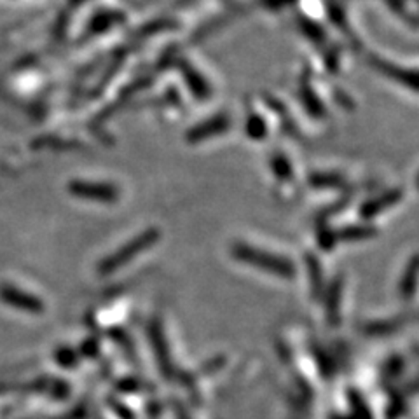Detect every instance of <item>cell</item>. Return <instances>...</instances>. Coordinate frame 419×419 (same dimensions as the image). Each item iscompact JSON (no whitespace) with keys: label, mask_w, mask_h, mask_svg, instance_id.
<instances>
[{"label":"cell","mask_w":419,"mask_h":419,"mask_svg":"<svg viewBox=\"0 0 419 419\" xmlns=\"http://www.w3.org/2000/svg\"><path fill=\"white\" fill-rule=\"evenodd\" d=\"M374 234H376V231H374L373 227H367V225H353V227H346L344 231L341 232V238L355 242V239H367Z\"/></svg>","instance_id":"obj_10"},{"label":"cell","mask_w":419,"mask_h":419,"mask_svg":"<svg viewBox=\"0 0 419 419\" xmlns=\"http://www.w3.org/2000/svg\"><path fill=\"white\" fill-rule=\"evenodd\" d=\"M229 125H231V121H229L227 115L220 114L217 115V118H211L208 121L192 127L187 133V140L191 142V144H198V142L206 140L208 137H215V135H220L224 133V131H227Z\"/></svg>","instance_id":"obj_5"},{"label":"cell","mask_w":419,"mask_h":419,"mask_svg":"<svg viewBox=\"0 0 419 419\" xmlns=\"http://www.w3.org/2000/svg\"><path fill=\"white\" fill-rule=\"evenodd\" d=\"M246 131H249L250 137L262 138L265 133V126L258 118H251V119H249V125H246Z\"/></svg>","instance_id":"obj_12"},{"label":"cell","mask_w":419,"mask_h":419,"mask_svg":"<svg viewBox=\"0 0 419 419\" xmlns=\"http://www.w3.org/2000/svg\"><path fill=\"white\" fill-rule=\"evenodd\" d=\"M273 166H275V171L276 175H280V177H290V173H292V170H290L289 163H287L285 158H276L275 161H273Z\"/></svg>","instance_id":"obj_13"},{"label":"cell","mask_w":419,"mask_h":419,"mask_svg":"<svg viewBox=\"0 0 419 419\" xmlns=\"http://www.w3.org/2000/svg\"><path fill=\"white\" fill-rule=\"evenodd\" d=\"M416 185H418V189H419V177H418V182H416Z\"/></svg>","instance_id":"obj_15"},{"label":"cell","mask_w":419,"mask_h":419,"mask_svg":"<svg viewBox=\"0 0 419 419\" xmlns=\"http://www.w3.org/2000/svg\"><path fill=\"white\" fill-rule=\"evenodd\" d=\"M376 67L382 72V74L388 75V77H392V79H395V81L402 82L404 86L411 87V89L419 91V74H418V72H406V70H402V68L393 67V65L382 63V61H377Z\"/></svg>","instance_id":"obj_7"},{"label":"cell","mask_w":419,"mask_h":419,"mask_svg":"<svg viewBox=\"0 0 419 419\" xmlns=\"http://www.w3.org/2000/svg\"><path fill=\"white\" fill-rule=\"evenodd\" d=\"M232 255L239 261L246 262V264L255 265V268L262 269V271H269L273 275L280 276H292L294 265L287 258L276 257V255L265 254V251L254 249V246L245 245V243H236L232 246Z\"/></svg>","instance_id":"obj_2"},{"label":"cell","mask_w":419,"mask_h":419,"mask_svg":"<svg viewBox=\"0 0 419 419\" xmlns=\"http://www.w3.org/2000/svg\"><path fill=\"white\" fill-rule=\"evenodd\" d=\"M68 191L72 196L79 199H87V201L96 203H115L119 201V189L111 184H93V182L75 180L68 185Z\"/></svg>","instance_id":"obj_3"},{"label":"cell","mask_w":419,"mask_h":419,"mask_svg":"<svg viewBox=\"0 0 419 419\" xmlns=\"http://www.w3.org/2000/svg\"><path fill=\"white\" fill-rule=\"evenodd\" d=\"M0 301L4 304L11 306L20 311L32 313V315H41L44 313V302L35 295L23 292L13 285H0Z\"/></svg>","instance_id":"obj_4"},{"label":"cell","mask_w":419,"mask_h":419,"mask_svg":"<svg viewBox=\"0 0 419 419\" xmlns=\"http://www.w3.org/2000/svg\"><path fill=\"white\" fill-rule=\"evenodd\" d=\"M341 178L337 175H327V173H318L311 177V184L316 185V187H337L341 184Z\"/></svg>","instance_id":"obj_11"},{"label":"cell","mask_w":419,"mask_h":419,"mask_svg":"<svg viewBox=\"0 0 419 419\" xmlns=\"http://www.w3.org/2000/svg\"><path fill=\"white\" fill-rule=\"evenodd\" d=\"M149 334H151L152 346H154L156 355H158V362H159V367H161V373L165 374V376H168V374H170V369H171L170 355H168L165 335H163V330H161V327H159L158 322L152 323Z\"/></svg>","instance_id":"obj_6"},{"label":"cell","mask_w":419,"mask_h":419,"mask_svg":"<svg viewBox=\"0 0 419 419\" xmlns=\"http://www.w3.org/2000/svg\"><path fill=\"white\" fill-rule=\"evenodd\" d=\"M182 74H184L185 81H187L189 87H191V91L196 94V96H199L201 100H206V98H208L210 94L208 84H206L205 79H203L201 75L191 67V65L185 63V61H182Z\"/></svg>","instance_id":"obj_8"},{"label":"cell","mask_w":419,"mask_h":419,"mask_svg":"<svg viewBox=\"0 0 419 419\" xmlns=\"http://www.w3.org/2000/svg\"><path fill=\"white\" fill-rule=\"evenodd\" d=\"M178 419H189V418H187V416H185V414H184V413H182V414H180V413H178Z\"/></svg>","instance_id":"obj_14"},{"label":"cell","mask_w":419,"mask_h":419,"mask_svg":"<svg viewBox=\"0 0 419 419\" xmlns=\"http://www.w3.org/2000/svg\"><path fill=\"white\" fill-rule=\"evenodd\" d=\"M158 229H147V231L138 234L135 239H131L130 243H126L125 246H121L115 254L104 258V261L100 262V265H98V273H100V275H111V273H115L118 269L125 268L127 262H131L135 257H138L142 251L151 249L154 243H158Z\"/></svg>","instance_id":"obj_1"},{"label":"cell","mask_w":419,"mask_h":419,"mask_svg":"<svg viewBox=\"0 0 419 419\" xmlns=\"http://www.w3.org/2000/svg\"><path fill=\"white\" fill-rule=\"evenodd\" d=\"M400 198H402V192H400V191L386 192V194H382L381 198H377V199H374V201L367 203V205L363 206L362 213L365 215V217H373V215L381 213V211L384 208H388V206H393L395 203H399Z\"/></svg>","instance_id":"obj_9"}]
</instances>
